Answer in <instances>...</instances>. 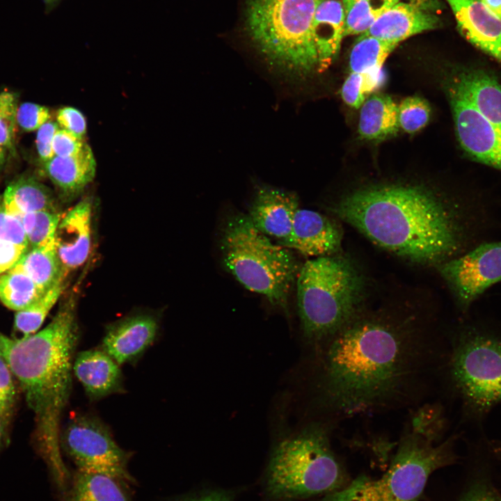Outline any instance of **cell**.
Wrapping results in <instances>:
<instances>
[{
	"label": "cell",
	"instance_id": "obj_20",
	"mask_svg": "<svg viewBox=\"0 0 501 501\" xmlns=\"http://www.w3.org/2000/svg\"><path fill=\"white\" fill-rule=\"evenodd\" d=\"M438 24V18L420 4L399 1L363 34L398 45L414 35L434 29Z\"/></svg>",
	"mask_w": 501,
	"mask_h": 501
},
{
	"label": "cell",
	"instance_id": "obj_39",
	"mask_svg": "<svg viewBox=\"0 0 501 501\" xmlns=\"http://www.w3.org/2000/svg\"><path fill=\"white\" fill-rule=\"evenodd\" d=\"M56 121L61 129L83 138L86 133V120L83 113L72 106H64L56 113Z\"/></svg>",
	"mask_w": 501,
	"mask_h": 501
},
{
	"label": "cell",
	"instance_id": "obj_51",
	"mask_svg": "<svg viewBox=\"0 0 501 501\" xmlns=\"http://www.w3.org/2000/svg\"><path fill=\"white\" fill-rule=\"evenodd\" d=\"M0 199H1V198H0Z\"/></svg>",
	"mask_w": 501,
	"mask_h": 501
},
{
	"label": "cell",
	"instance_id": "obj_35",
	"mask_svg": "<svg viewBox=\"0 0 501 501\" xmlns=\"http://www.w3.org/2000/svg\"><path fill=\"white\" fill-rule=\"evenodd\" d=\"M17 95L12 91L0 92V147L13 151L17 126Z\"/></svg>",
	"mask_w": 501,
	"mask_h": 501
},
{
	"label": "cell",
	"instance_id": "obj_15",
	"mask_svg": "<svg viewBox=\"0 0 501 501\" xmlns=\"http://www.w3.org/2000/svg\"><path fill=\"white\" fill-rule=\"evenodd\" d=\"M92 212V201L86 198L61 215L55 244L65 277L88 259L91 246Z\"/></svg>",
	"mask_w": 501,
	"mask_h": 501
},
{
	"label": "cell",
	"instance_id": "obj_44",
	"mask_svg": "<svg viewBox=\"0 0 501 501\" xmlns=\"http://www.w3.org/2000/svg\"><path fill=\"white\" fill-rule=\"evenodd\" d=\"M459 501H501V495L489 484L477 483Z\"/></svg>",
	"mask_w": 501,
	"mask_h": 501
},
{
	"label": "cell",
	"instance_id": "obj_19",
	"mask_svg": "<svg viewBox=\"0 0 501 501\" xmlns=\"http://www.w3.org/2000/svg\"><path fill=\"white\" fill-rule=\"evenodd\" d=\"M447 77L482 116L501 128V81L498 77L477 66L456 68Z\"/></svg>",
	"mask_w": 501,
	"mask_h": 501
},
{
	"label": "cell",
	"instance_id": "obj_22",
	"mask_svg": "<svg viewBox=\"0 0 501 501\" xmlns=\"http://www.w3.org/2000/svg\"><path fill=\"white\" fill-rule=\"evenodd\" d=\"M345 15L340 0H319L312 22V34L321 71L337 54L344 38Z\"/></svg>",
	"mask_w": 501,
	"mask_h": 501
},
{
	"label": "cell",
	"instance_id": "obj_8",
	"mask_svg": "<svg viewBox=\"0 0 501 501\" xmlns=\"http://www.w3.org/2000/svg\"><path fill=\"white\" fill-rule=\"evenodd\" d=\"M455 438L435 445L406 429L389 468L380 477L360 475L323 501H418L431 475L456 461Z\"/></svg>",
	"mask_w": 501,
	"mask_h": 501
},
{
	"label": "cell",
	"instance_id": "obj_18",
	"mask_svg": "<svg viewBox=\"0 0 501 501\" xmlns=\"http://www.w3.org/2000/svg\"><path fill=\"white\" fill-rule=\"evenodd\" d=\"M73 372L90 401L125 391L120 365L101 347L77 353Z\"/></svg>",
	"mask_w": 501,
	"mask_h": 501
},
{
	"label": "cell",
	"instance_id": "obj_17",
	"mask_svg": "<svg viewBox=\"0 0 501 501\" xmlns=\"http://www.w3.org/2000/svg\"><path fill=\"white\" fill-rule=\"evenodd\" d=\"M461 34L501 64V19L481 0H446Z\"/></svg>",
	"mask_w": 501,
	"mask_h": 501
},
{
	"label": "cell",
	"instance_id": "obj_4",
	"mask_svg": "<svg viewBox=\"0 0 501 501\" xmlns=\"http://www.w3.org/2000/svg\"><path fill=\"white\" fill-rule=\"evenodd\" d=\"M295 285L301 331L312 347L363 309L365 278L347 257L335 254L307 260Z\"/></svg>",
	"mask_w": 501,
	"mask_h": 501
},
{
	"label": "cell",
	"instance_id": "obj_23",
	"mask_svg": "<svg viewBox=\"0 0 501 501\" xmlns=\"http://www.w3.org/2000/svg\"><path fill=\"white\" fill-rule=\"evenodd\" d=\"M399 129L398 106L388 95L373 93L361 106L358 121L360 136L369 141L384 140Z\"/></svg>",
	"mask_w": 501,
	"mask_h": 501
},
{
	"label": "cell",
	"instance_id": "obj_10",
	"mask_svg": "<svg viewBox=\"0 0 501 501\" xmlns=\"http://www.w3.org/2000/svg\"><path fill=\"white\" fill-rule=\"evenodd\" d=\"M60 445L79 472L135 482L128 471L129 452L117 444L107 426L93 414L72 413L60 434Z\"/></svg>",
	"mask_w": 501,
	"mask_h": 501
},
{
	"label": "cell",
	"instance_id": "obj_40",
	"mask_svg": "<svg viewBox=\"0 0 501 501\" xmlns=\"http://www.w3.org/2000/svg\"><path fill=\"white\" fill-rule=\"evenodd\" d=\"M86 142L70 132L60 129L56 131L53 139L54 156L66 157L78 153Z\"/></svg>",
	"mask_w": 501,
	"mask_h": 501
},
{
	"label": "cell",
	"instance_id": "obj_27",
	"mask_svg": "<svg viewBox=\"0 0 501 501\" xmlns=\"http://www.w3.org/2000/svg\"><path fill=\"white\" fill-rule=\"evenodd\" d=\"M397 45L373 36L360 34L354 42L349 55L350 72L382 71L387 57Z\"/></svg>",
	"mask_w": 501,
	"mask_h": 501
},
{
	"label": "cell",
	"instance_id": "obj_21",
	"mask_svg": "<svg viewBox=\"0 0 501 501\" xmlns=\"http://www.w3.org/2000/svg\"><path fill=\"white\" fill-rule=\"evenodd\" d=\"M43 165L46 175L67 198L81 193L95 176V159L86 143L78 153L66 157L54 156Z\"/></svg>",
	"mask_w": 501,
	"mask_h": 501
},
{
	"label": "cell",
	"instance_id": "obj_49",
	"mask_svg": "<svg viewBox=\"0 0 501 501\" xmlns=\"http://www.w3.org/2000/svg\"><path fill=\"white\" fill-rule=\"evenodd\" d=\"M45 2L49 5H51L56 3L58 0H44Z\"/></svg>",
	"mask_w": 501,
	"mask_h": 501
},
{
	"label": "cell",
	"instance_id": "obj_32",
	"mask_svg": "<svg viewBox=\"0 0 501 501\" xmlns=\"http://www.w3.org/2000/svg\"><path fill=\"white\" fill-rule=\"evenodd\" d=\"M383 71L369 73L350 72L341 88L343 101L354 109L365 101L383 84Z\"/></svg>",
	"mask_w": 501,
	"mask_h": 501
},
{
	"label": "cell",
	"instance_id": "obj_24",
	"mask_svg": "<svg viewBox=\"0 0 501 501\" xmlns=\"http://www.w3.org/2000/svg\"><path fill=\"white\" fill-rule=\"evenodd\" d=\"M1 201L6 212L15 216L39 211H56L49 189L28 176H22L10 183Z\"/></svg>",
	"mask_w": 501,
	"mask_h": 501
},
{
	"label": "cell",
	"instance_id": "obj_6",
	"mask_svg": "<svg viewBox=\"0 0 501 501\" xmlns=\"http://www.w3.org/2000/svg\"><path fill=\"white\" fill-rule=\"evenodd\" d=\"M332 428L314 421L277 443L265 475V491L270 498L303 499L336 491L347 484L344 470L331 448Z\"/></svg>",
	"mask_w": 501,
	"mask_h": 501
},
{
	"label": "cell",
	"instance_id": "obj_1",
	"mask_svg": "<svg viewBox=\"0 0 501 501\" xmlns=\"http://www.w3.org/2000/svg\"><path fill=\"white\" fill-rule=\"evenodd\" d=\"M434 323L412 308L362 309L314 347L316 402L326 423L427 401L449 356L443 354Z\"/></svg>",
	"mask_w": 501,
	"mask_h": 501
},
{
	"label": "cell",
	"instance_id": "obj_28",
	"mask_svg": "<svg viewBox=\"0 0 501 501\" xmlns=\"http://www.w3.org/2000/svg\"><path fill=\"white\" fill-rule=\"evenodd\" d=\"M65 279L59 280L35 301L15 314L13 330L17 337H25L38 331L65 289Z\"/></svg>",
	"mask_w": 501,
	"mask_h": 501
},
{
	"label": "cell",
	"instance_id": "obj_26",
	"mask_svg": "<svg viewBox=\"0 0 501 501\" xmlns=\"http://www.w3.org/2000/svg\"><path fill=\"white\" fill-rule=\"evenodd\" d=\"M63 493L64 501H131L117 480L79 471Z\"/></svg>",
	"mask_w": 501,
	"mask_h": 501
},
{
	"label": "cell",
	"instance_id": "obj_3",
	"mask_svg": "<svg viewBox=\"0 0 501 501\" xmlns=\"http://www.w3.org/2000/svg\"><path fill=\"white\" fill-rule=\"evenodd\" d=\"M79 338L73 300L33 335L11 337L0 332V356L34 414L38 449L55 478L68 472L61 458L59 422L70 395Z\"/></svg>",
	"mask_w": 501,
	"mask_h": 501
},
{
	"label": "cell",
	"instance_id": "obj_38",
	"mask_svg": "<svg viewBox=\"0 0 501 501\" xmlns=\"http://www.w3.org/2000/svg\"><path fill=\"white\" fill-rule=\"evenodd\" d=\"M0 240L29 249V243L21 221L4 209L0 199Z\"/></svg>",
	"mask_w": 501,
	"mask_h": 501
},
{
	"label": "cell",
	"instance_id": "obj_16",
	"mask_svg": "<svg viewBox=\"0 0 501 501\" xmlns=\"http://www.w3.org/2000/svg\"><path fill=\"white\" fill-rule=\"evenodd\" d=\"M299 208L295 193L262 186L257 189L247 215L259 231L280 244L289 235Z\"/></svg>",
	"mask_w": 501,
	"mask_h": 501
},
{
	"label": "cell",
	"instance_id": "obj_13",
	"mask_svg": "<svg viewBox=\"0 0 501 501\" xmlns=\"http://www.w3.org/2000/svg\"><path fill=\"white\" fill-rule=\"evenodd\" d=\"M343 232L338 223L318 212L299 208L288 237L280 244L312 257L335 255L340 248Z\"/></svg>",
	"mask_w": 501,
	"mask_h": 501
},
{
	"label": "cell",
	"instance_id": "obj_11",
	"mask_svg": "<svg viewBox=\"0 0 501 501\" xmlns=\"http://www.w3.org/2000/svg\"><path fill=\"white\" fill-rule=\"evenodd\" d=\"M436 267L459 309L466 312L489 287L501 282V239L482 241Z\"/></svg>",
	"mask_w": 501,
	"mask_h": 501
},
{
	"label": "cell",
	"instance_id": "obj_30",
	"mask_svg": "<svg viewBox=\"0 0 501 501\" xmlns=\"http://www.w3.org/2000/svg\"><path fill=\"white\" fill-rule=\"evenodd\" d=\"M399 0H356L344 10V37L366 32L376 19Z\"/></svg>",
	"mask_w": 501,
	"mask_h": 501
},
{
	"label": "cell",
	"instance_id": "obj_29",
	"mask_svg": "<svg viewBox=\"0 0 501 501\" xmlns=\"http://www.w3.org/2000/svg\"><path fill=\"white\" fill-rule=\"evenodd\" d=\"M42 294L32 279L16 267L0 275V301L10 310H21Z\"/></svg>",
	"mask_w": 501,
	"mask_h": 501
},
{
	"label": "cell",
	"instance_id": "obj_33",
	"mask_svg": "<svg viewBox=\"0 0 501 501\" xmlns=\"http://www.w3.org/2000/svg\"><path fill=\"white\" fill-rule=\"evenodd\" d=\"M445 427V418L438 405L423 403L415 407L411 426L407 427L415 434L436 443Z\"/></svg>",
	"mask_w": 501,
	"mask_h": 501
},
{
	"label": "cell",
	"instance_id": "obj_12",
	"mask_svg": "<svg viewBox=\"0 0 501 501\" xmlns=\"http://www.w3.org/2000/svg\"><path fill=\"white\" fill-rule=\"evenodd\" d=\"M443 84L463 150L473 159L501 170V128L482 116L449 78L445 77Z\"/></svg>",
	"mask_w": 501,
	"mask_h": 501
},
{
	"label": "cell",
	"instance_id": "obj_14",
	"mask_svg": "<svg viewBox=\"0 0 501 501\" xmlns=\"http://www.w3.org/2000/svg\"><path fill=\"white\" fill-rule=\"evenodd\" d=\"M159 323L155 317L137 314L109 325L101 348L120 365L137 363L155 342Z\"/></svg>",
	"mask_w": 501,
	"mask_h": 501
},
{
	"label": "cell",
	"instance_id": "obj_50",
	"mask_svg": "<svg viewBox=\"0 0 501 501\" xmlns=\"http://www.w3.org/2000/svg\"><path fill=\"white\" fill-rule=\"evenodd\" d=\"M423 1H424V0H410L411 2L414 3H418V4H420L421 3H422Z\"/></svg>",
	"mask_w": 501,
	"mask_h": 501
},
{
	"label": "cell",
	"instance_id": "obj_46",
	"mask_svg": "<svg viewBox=\"0 0 501 501\" xmlns=\"http://www.w3.org/2000/svg\"><path fill=\"white\" fill-rule=\"evenodd\" d=\"M6 423L0 416V450L6 442Z\"/></svg>",
	"mask_w": 501,
	"mask_h": 501
},
{
	"label": "cell",
	"instance_id": "obj_45",
	"mask_svg": "<svg viewBox=\"0 0 501 501\" xmlns=\"http://www.w3.org/2000/svg\"><path fill=\"white\" fill-rule=\"evenodd\" d=\"M481 1L501 19V0H481Z\"/></svg>",
	"mask_w": 501,
	"mask_h": 501
},
{
	"label": "cell",
	"instance_id": "obj_34",
	"mask_svg": "<svg viewBox=\"0 0 501 501\" xmlns=\"http://www.w3.org/2000/svg\"><path fill=\"white\" fill-rule=\"evenodd\" d=\"M430 116L429 103L418 96L408 97L398 106L399 128L408 134L415 133L424 127Z\"/></svg>",
	"mask_w": 501,
	"mask_h": 501
},
{
	"label": "cell",
	"instance_id": "obj_37",
	"mask_svg": "<svg viewBox=\"0 0 501 501\" xmlns=\"http://www.w3.org/2000/svg\"><path fill=\"white\" fill-rule=\"evenodd\" d=\"M50 118L49 109L35 103H22L18 106L17 109V125L26 132L38 130L48 122Z\"/></svg>",
	"mask_w": 501,
	"mask_h": 501
},
{
	"label": "cell",
	"instance_id": "obj_25",
	"mask_svg": "<svg viewBox=\"0 0 501 501\" xmlns=\"http://www.w3.org/2000/svg\"><path fill=\"white\" fill-rule=\"evenodd\" d=\"M14 267L29 276L42 293L65 278L57 254L55 239L42 246L29 248Z\"/></svg>",
	"mask_w": 501,
	"mask_h": 501
},
{
	"label": "cell",
	"instance_id": "obj_5",
	"mask_svg": "<svg viewBox=\"0 0 501 501\" xmlns=\"http://www.w3.org/2000/svg\"><path fill=\"white\" fill-rule=\"evenodd\" d=\"M219 248L224 267L240 284L287 312L301 268L289 248L274 244L241 213L227 218Z\"/></svg>",
	"mask_w": 501,
	"mask_h": 501
},
{
	"label": "cell",
	"instance_id": "obj_36",
	"mask_svg": "<svg viewBox=\"0 0 501 501\" xmlns=\"http://www.w3.org/2000/svg\"><path fill=\"white\" fill-rule=\"evenodd\" d=\"M15 379L5 360L0 356V416L7 425L16 403Z\"/></svg>",
	"mask_w": 501,
	"mask_h": 501
},
{
	"label": "cell",
	"instance_id": "obj_47",
	"mask_svg": "<svg viewBox=\"0 0 501 501\" xmlns=\"http://www.w3.org/2000/svg\"><path fill=\"white\" fill-rule=\"evenodd\" d=\"M6 152L7 151L6 150L0 147V168L2 167L6 161Z\"/></svg>",
	"mask_w": 501,
	"mask_h": 501
},
{
	"label": "cell",
	"instance_id": "obj_2",
	"mask_svg": "<svg viewBox=\"0 0 501 501\" xmlns=\"http://www.w3.org/2000/svg\"><path fill=\"white\" fill-rule=\"evenodd\" d=\"M330 209L383 249L435 267L482 242L486 224L479 202L422 184H370L344 195Z\"/></svg>",
	"mask_w": 501,
	"mask_h": 501
},
{
	"label": "cell",
	"instance_id": "obj_43",
	"mask_svg": "<svg viewBox=\"0 0 501 501\" xmlns=\"http://www.w3.org/2000/svg\"><path fill=\"white\" fill-rule=\"evenodd\" d=\"M232 493L221 489L206 490L178 496L170 501H233Z\"/></svg>",
	"mask_w": 501,
	"mask_h": 501
},
{
	"label": "cell",
	"instance_id": "obj_31",
	"mask_svg": "<svg viewBox=\"0 0 501 501\" xmlns=\"http://www.w3.org/2000/svg\"><path fill=\"white\" fill-rule=\"evenodd\" d=\"M28 240L29 248H35L55 239L61 214L57 211H39L20 214Z\"/></svg>",
	"mask_w": 501,
	"mask_h": 501
},
{
	"label": "cell",
	"instance_id": "obj_41",
	"mask_svg": "<svg viewBox=\"0 0 501 501\" xmlns=\"http://www.w3.org/2000/svg\"><path fill=\"white\" fill-rule=\"evenodd\" d=\"M58 128L59 126L57 122L49 120L37 130L35 137L36 150L40 159L43 164L54 157L52 148L53 139Z\"/></svg>",
	"mask_w": 501,
	"mask_h": 501
},
{
	"label": "cell",
	"instance_id": "obj_42",
	"mask_svg": "<svg viewBox=\"0 0 501 501\" xmlns=\"http://www.w3.org/2000/svg\"><path fill=\"white\" fill-rule=\"evenodd\" d=\"M27 248L0 240V275L12 269Z\"/></svg>",
	"mask_w": 501,
	"mask_h": 501
},
{
	"label": "cell",
	"instance_id": "obj_48",
	"mask_svg": "<svg viewBox=\"0 0 501 501\" xmlns=\"http://www.w3.org/2000/svg\"><path fill=\"white\" fill-rule=\"evenodd\" d=\"M356 0H342V3L344 8V10L347 9L352 3H353Z\"/></svg>",
	"mask_w": 501,
	"mask_h": 501
},
{
	"label": "cell",
	"instance_id": "obj_7",
	"mask_svg": "<svg viewBox=\"0 0 501 501\" xmlns=\"http://www.w3.org/2000/svg\"><path fill=\"white\" fill-rule=\"evenodd\" d=\"M319 1H245L246 33L269 63L296 75L321 72L312 34Z\"/></svg>",
	"mask_w": 501,
	"mask_h": 501
},
{
	"label": "cell",
	"instance_id": "obj_9",
	"mask_svg": "<svg viewBox=\"0 0 501 501\" xmlns=\"http://www.w3.org/2000/svg\"><path fill=\"white\" fill-rule=\"evenodd\" d=\"M463 402L479 412L501 402V341L481 333H461L447 363Z\"/></svg>",
	"mask_w": 501,
	"mask_h": 501
}]
</instances>
